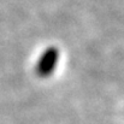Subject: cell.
Returning a JSON list of instances; mask_svg holds the SVG:
<instances>
[{"instance_id": "6da1fadb", "label": "cell", "mask_w": 124, "mask_h": 124, "mask_svg": "<svg viewBox=\"0 0 124 124\" xmlns=\"http://www.w3.org/2000/svg\"><path fill=\"white\" fill-rule=\"evenodd\" d=\"M58 59H59V51L54 46L45 49L36 63V68H35L36 75L42 78L52 75L53 71L55 70Z\"/></svg>"}]
</instances>
